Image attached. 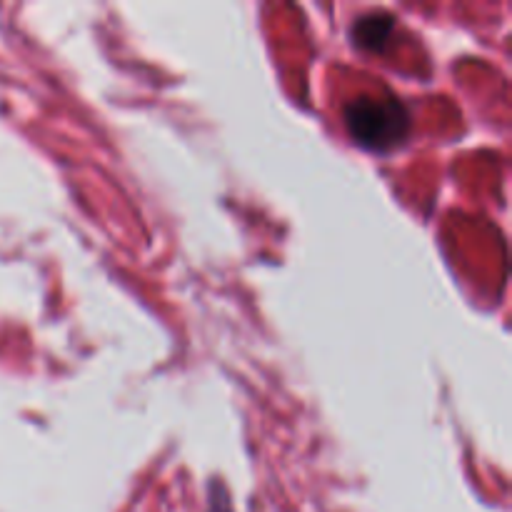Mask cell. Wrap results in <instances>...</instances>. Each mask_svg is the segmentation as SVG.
I'll use <instances>...</instances> for the list:
<instances>
[{
  "mask_svg": "<svg viewBox=\"0 0 512 512\" xmlns=\"http://www.w3.org/2000/svg\"><path fill=\"white\" fill-rule=\"evenodd\" d=\"M345 125L355 143L385 153L408 138L410 113L395 98H360L345 108Z\"/></svg>",
  "mask_w": 512,
  "mask_h": 512,
  "instance_id": "cell-1",
  "label": "cell"
},
{
  "mask_svg": "<svg viewBox=\"0 0 512 512\" xmlns=\"http://www.w3.org/2000/svg\"><path fill=\"white\" fill-rule=\"evenodd\" d=\"M395 18L385 13H368L363 18H358L353 28V40L355 45H360L363 50H383L388 45L390 35H393Z\"/></svg>",
  "mask_w": 512,
  "mask_h": 512,
  "instance_id": "cell-2",
  "label": "cell"
}]
</instances>
